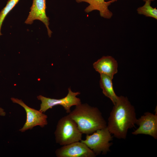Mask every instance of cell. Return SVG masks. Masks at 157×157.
<instances>
[{
  "instance_id": "1",
  "label": "cell",
  "mask_w": 157,
  "mask_h": 157,
  "mask_svg": "<svg viewBox=\"0 0 157 157\" xmlns=\"http://www.w3.org/2000/svg\"><path fill=\"white\" fill-rule=\"evenodd\" d=\"M107 126L118 139H125L129 129L135 127L137 119L134 107L127 97L121 96L114 105Z\"/></svg>"
},
{
  "instance_id": "2",
  "label": "cell",
  "mask_w": 157,
  "mask_h": 157,
  "mask_svg": "<svg viewBox=\"0 0 157 157\" xmlns=\"http://www.w3.org/2000/svg\"><path fill=\"white\" fill-rule=\"evenodd\" d=\"M76 106L68 115L75 122L82 134L90 135L107 127L106 122L97 108L86 104Z\"/></svg>"
},
{
  "instance_id": "3",
  "label": "cell",
  "mask_w": 157,
  "mask_h": 157,
  "mask_svg": "<svg viewBox=\"0 0 157 157\" xmlns=\"http://www.w3.org/2000/svg\"><path fill=\"white\" fill-rule=\"evenodd\" d=\"M54 134L56 142L62 146L82 140V133L68 115L58 121Z\"/></svg>"
},
{
  "instance_id": "4",
  "label": "cell",
  "mask_w": 157,
  "mask_h": 157,
  "mask_svg": "<svg viewBox=\"0 0 157 157\" xmlns=\"http://www.w3.org/2000/svg\"><path fill=\"white\" fill-rule=\"evenodd\" d=\"M107 126L97 130L92 134L87 135L85 140L80 141L85 144L95 155L106 154L110 151L113 136Z\"/></svg>"
},
{
  "instance_id": "5",
  "label": "cell",
  "mask_w": 157,
  "mask_h": 157,
  "mask_svg": "<svg viewBox=\"0 0 157 157\" xmlns=\"http://www.w3.org/2000/svg\"><path fill=\"white\" fill-rule=\"evenodd\" d=\"M68 92L67 96L63 98L56 99L47 98L42 95L37 96L38 100L41 101L39 110L45 113L50 108L57 105L63 106L67 113L71 112L70 108L73 106H77L81 104V100L76 96L80 94L79 92H73L70 88L68 89Z\"/></svg>"
},
{
  "instance_id": "6",
  "label": "cell",
  "mask_w": 157,
  "mask_h": 157,
  "mask_svg": "<svg viewBox=\"0 0 157 157\" xmlns=\"http://www.w3.org/2000/svg\"><path fill=\"white\" fill-rule=\"evenodd\" d=\"M12 102L17 104L24 108L26 113V120L23 127L19 130L22 132L33 127L39 126L44 127L48 124L47 116L39 110L31 108L21 100L13 97L11 98Z\"/></svg>"
},
{
  "instance_id": "7",
  "label": "cell",
  "mask_w": 157,
  "mask_h": 157,
  "mask_svg": "<svg viewBox=\"0 0 157 157\" xmlns=\"http://www.w3.org/2000/svg\"><path fill=\"white\" fill-rule=\"evenodd\" d=\"M58 157H94L96 155L85 144L80 141L63 146L55 151Z\"/></svg>"
},
{
  "instance_id": "8",
  "label": "cell",
  "mask_w": 157,
  "mask_h": 157,
  "mask_svg": "<svg viewBox=\"0 0 157 157\" xmlns=\"http://www.w3.org/2000/svg\"><path fill=\"white\" fill-rule=\"evenodd\" d=\"M136 124L139 127L132 133L134 135L143 134L157 138V115L147 112L137 119Z\"/></svg>"
},
{
  "instance_id": "9",
  "label": "cell",
  "mask_w": 157,
  "mask_h": 157,
  "mask_svg": "<svg viewBox=\"0 0 157 157\" xmlns=\"http://www.w3.org/2000/svg\"><path fill=\"white\" fill-rule=\"evenodd\" d=\"M46 0H33L32 4L30 8V11L25 23L31 24L34 20H40L45 25L48 35L50 37L52 32L49 28V19L46 15Z\"/></svg>"
},
{
  "instance_id": "10",
  "label": "cell",
  "mask_w": 157,
  "mask_h": 157,
  "mask_svg": "<svg viewBox=\"0 0 157 157\" xmlns=\"http://www.w3.org/2000/svg\"><path fill=\"white\" fill-rule=\"evenodd\" d=\"M93 66L100 74L106 75L112 79L117 72V63L111 56L102 57L93 64Z\"/></svg>"
},
{
  "instance_id": "11",
  "label": "cell",
  "mask_w": 157,
  "mask_h": 157,
  "mask_svg": "<svg viewBox=\"0 0 157 157\" xmlns=\"http://www.w3.org/2000/svg\"><path fill=\"white\" fill-rule=\"evenodd\" d=\"M76 1L78 3L85 2L89 4L85 10L87 13L97 10L99 11L100 16L104 18L110 19L113 16L112 13L108 9V6L112 3L110 1L106 2L105 0H76Z\"/></svg>"
},
{
  "instance_id": "12",
  "label": "cell",
  "mask_w": 157,
  "mask_h": 157,
  "mask_svg": "<svg viewBox=\"0 0 157 157\" xmlns=\"http://www.w3.org/2000/svg\"><path fill=\"white\" fill-rule=\"evenodd\" d=\"M112 78L104 74H100V85L104 94L109 98L114 105L117 101L119 97L115 94L112 83Z\"/></svg>"
},
{
  "instance_id": "13",
  "label": "cell",
  "mask_w": 157,
  "mask_h": 157,
  "mask_svg": "<svg viewBox=\"0 0 157 157\" xmlns=\"http://www.w3.org/2000/svg\"><path fill=\"white\" fill-rule=\"evenodd\" d=\"M154 0H146L144 4L142 6L138 8L137 11L138 13L157 19V9L156 8H153L151 6V1Z\"/></svg>"
},
{
  "instance_id": "14",
  "label": "cell",
  "mask_w": 157,
  "mask_h": 157,
  "mask_svg": "<svg viewBox=\"0 0 157 157\" xmlns=\"http://www.w3.org/2000/svg\"><path fill=\"white\" fill-rule=\"evenodd\" d=\"M19 0H8L6 6L0 12V35L2 23L7 14L15 6Z\"/></svg>"
},
{
  "instance_id": "15",
  "label": "cell",
  "mask_w": 157,
  "mask_h": 157,
  "mask_svg": "<svg viewBox=\"0 0 157 157\" xmlns=\"http://www.w3.org/2000/svg\"><path fill=\"white\" fill-rule=\"evenodd\" d=\"M6 115V113L4 110L2 108L0 107V116H4Z\"/></svg>"
},
{
  "instance_id": "16",
  "label": "cell",
  "mask_w": 157,
  "mask_h": 157,
  "mask_svg": "<svg viewBox=\"0 0 157 157\" xmlns=\"http://www.w3.org/2000/svg\"><path fill=\"white\" fill-rule=\"evenodd\" d=\"M117 0H110V1H111L112 3H113V2H115V1H117ZM143 0V1H145L146 0Z\"/></svg>"
}]
</instances>
